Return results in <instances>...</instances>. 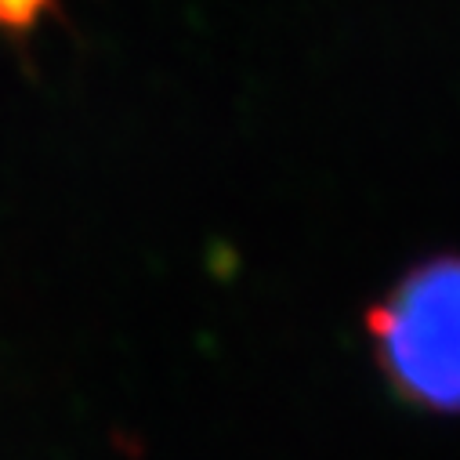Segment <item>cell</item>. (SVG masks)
Returning a JSON list of instances; mask_svg holds the SVG:
<instances>
[{
    "instance_id": "1",
    "label": "cell",
    "mask_w": 460,
    "mask_h": 460,
    "mask_svg": "<svg viewBox=\"0 0 460 460\" xmlns=\"http://www.w3.org/2000/svg\"><path fill=\"white\" fill-rule=\"evenodd\" d=\"M388 381L417 406L460 413V258L417 265L374 312Z\"/></svg>"
},
{
    "instance_id": "2",
    "label": "cell",
    "mask_w": 460,
    "mask_h": 460,
    "mask_svg": "<svg viewBox=\"0 0 460 460\" xmlns=\"http://www.w3.org/2000/svg\"><path fill=\"white\" fill-rule=\"evenodd\" d=\"M51 12V0H0V33H30Z\"/></svg>"
}]
</instances>
